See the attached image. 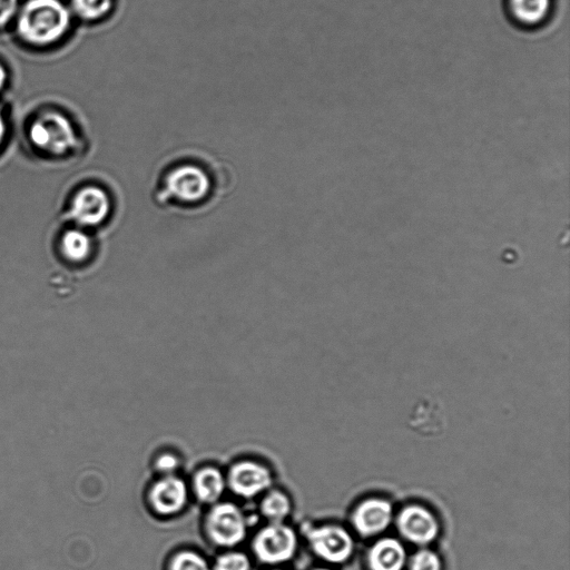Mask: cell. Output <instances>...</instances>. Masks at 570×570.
<instances>
[{
  "mask_svg": "<svg viewBox=\"0 0 570 570\" xmlns=\"http://www.w3.org/2000/svg\"><path fill=\"white\" fill-rule=\"evenodd\" d=\"M250 560L241 553H229L216 560L214 570H250Z\"/></svg>",
  "mask_w": 570,
  "mask_h": 570,
  "instance_id": "obj_19",
  "label": "cell"
},
{
  "mask_svg": "<svg viewBox=\"0 0 570 570\" xmlns=\"http://www.w3.org/2000/svg\"><path fill=\"white\" fill-rule=\"evenodd\" d=\"M75 12L88 21H95L110 12L113 0H73Z\"/></svg>",
  "mask_w": 570,
  "mask_h": 570,
  "instance_id": "obj_17",
  "label": "cell"
},
{
  "mask_svg": "<svg viewBox=\"0 0 570 570\" xmlns=\"http://www.w3.org/2000/svg\"><path fill=\"white\" fill-rule=\"evenodd\" d=\"M368 560L371 570H402L407 553L399 540L385 538L371 547Z\"/></svg>",
  "mask_w": 570,
  "mask_h": 570,
  "instance_id": "obj_13",
  "label": "cell"
},
{
  "mask_svg": "<svg viewBox=\"0 0 570 570\" xmlns=\"http://www.w3.org/2000/svg\"><path fill=\"white\" fill-rule=\"evenodd\" d=\"M513 8L520 21L537 23L547 15L550 0H513Z\"/></svg>",
  "mask_w": 570,
  "mask_h": 570,
  "instance_id": "obj_16",
  "label": "cell"
},
{
  "mask_svg": "<svg viewBox=\"0 0 570 570\" xmlns=\"http://www.w3.org/2000/svg\"><path fill=\"white\" fill-rule=\"evenodd\" d=\"M290 498L281 491H271L264 497L261 504V513L270 524H280L291 514Z\"/></svg>",
  "mask_w": 570,
  "mask_h": 570,
  "instance_id": "obj_15",
  "label": "cell"
},
{
  "mask_svg": "<svg viewBox=\"0 0 570 570\" xmlns=\"http://www.w3.org/2000/svg\"><path fill=\"white\" fill-rule=\"evenodd\" d=\"M18 0H0V27L5 26L17 11Z\"/></svg>",
  "mask_w": 570,
  "mask_h": 570,
  "instance_id": "obj_23",
  "label": "cell"
},
{
  "mask_svg": "<svg viewBox=\"0 0 570 570\" xmlns=\"http://www.w3.org/2000/svg\"><path fill=\"white\" fill-rule=\"evenodd\" d=\"M309 542L314 553L334 564L346 562L355 549L351 535L339 526H323L311 530Z\"/></svg>",
  "mask_w": 570,
  "mask_h": 570,
  "instance_id": "obj_7",
  "label": "cell"
},
{
  "mask_svg": "<svg viewBox=\"0 0 570 570\" xmlns=\"http://www.w3.org/2000/svg\"><path fill=\"white\" fill-rule=\"evenodd\" d=\"M7 81V73L3 65H0V90L5 86Z\"/></svg>",
  "mask_w": 570,
  "mask_h": 570,
  "instance_id": "obj_24",
  "label": "cell"
},
{
  "mask_svg": "<svg viewBox=\"0 0 570 570\" xmlns=\"http://www.w3.org/2000/svg\"><path fill=\"white\" fill-rule=\"evenodd\" d=\"M167 191L180 201L198 202L209 193L210 180L199 167L181 166L167 179Z\"/></svg>",
  "mask_w": 570,
  "mask_h": 570,
  "instance_id": "obj_10",
  "label": "cell"
},
{
  "mask_svg": "<svg viewBox=\"0 0 570 570\" xmlns=\"http://www.w3.org/2000/svg\"><path fill=\"white\" fill-rule=\"evenodd\" d=\"M151 504L161 515H175L185 507L188 501V488L178 477L166 476L157 481L151 490Z\"/></svg>",
  "mask_w": 570,
  "mask_h": 570,
  "instance_id": "obj_12",
  "label": "cell"
},
{
  "mask_svg": "<svg viewBox=\"0 0 570 570\" xmlns=\"http://www.w3.org/2000/svg\"><path fill=\"white\" fill-rule=\"evenodd\" d=\"M26 151L35 162L70 164L85 155V143L67 116L46 111L29 124L25 136Z\"/></svg>",
  "mask_w": 570,
  "mask_h": 570,
  "instance_id": "obj_1",
  "label": "cell"
},
{
  "mask_svg": "<svg viewBox=\"0 0 570 570\" xmlns=\"http://www.w3.org/2000/svg\"><path fill=\"white\" fill-rule=\"evenodd\" d=\"M392 506L387 500L372 498L363 501L353 514L352 522L363 537L377 536L390 526Z\"/></svg>",
  "mask_w": 570,
  "mask_h": 570,
  "instance_id": "obj_11",
  "label": "cell"
},
{
  "mask_svg": "<svg viewBox=\"0 0 570 570\" xmlns=\"http://www.w3.org/2000/svg\"><path fill=\"white\" fill-rule=\"evenodd\" d=\"M206 529L216 545L234 547L247 537L248 519L237 505L218 504L206 519Z\"/></svg>",
  "mask_w": 570,
  "mask_h": 570,
  "instance_id": "obj_5",
  "label": "cell"
},
{
  "mask_svg": "<svg viewBox=\"0 0 570 570\" xmlns=\"http://www.w3.org/2000/svg\"><path fill=\"white\" fill-rule=\"evenodd\" d=\"M112 210L110 195L94 182H81L68 190L63 202V222L92 231L100 228Z\"/></svg>",
  "mask_w": 570,
  "mask_h": 570,
  "instance_id": "obj_3",
  "label": "cell"
},
{
  "mask_svg": "<svg viewBox=\"0 0 570 570\" xmlns=\"http://www.w3.org/2000/svg\"><path fill=\"white\" fill-rule=\"evenodd\" d=\"M298 548V537L289 526L270 524L255 536L253 550L255 555L265 564H281L288 562Z\"/></svg>",
  "mask_w": 570,
  "mask_h": 570,
  "instance_id": "obj_6",
  "label": "cell"
},
{
  "mask_svg": "<svg viewBox=\"0 0 570 570\" xmlns=\"http://www.w3.org/2000/svg\"><path fill=\"white\" fill-rule=\"evenodd\" d=\"M156 468L165 476H172L174 471L179 468V460L173 455H163L157 459Z\"/></svg>",
  "mask_w": 570,
  "mask_h": 570,
  "instance_id": "obj_22",
  "label": "cell"
},
{
  "mask_svg": "<svg viewBox=\"0 0 570 570\" xmlns=\"http://www.w3.org/2000/svg\"><path fill=\"white\" fill-rule=\"evenodd\" d=\"M71 24L70 12L60 0H29L18 17V33L35 45L60 39Z\"/></svg>",
  "mask_w": 570,
  "mask_h": 570,
  "instance_id": "obj_2",
  "label": "cell"
},
{
  "mask_svg": "<svg viewBox=\"0 0 570 570\" xmlns=\"http://www.w3.org/2000/svg\"><path fill=\"white\" fill-rule=\"evenodd\" d=\"M272 483L270 470L253 461H242L234 465L228 478L233 493L243 498H253L265 493Z\"/></svg>",
  "mask_w": 570,
  "mask_h": 570,
  "instance_id": "obj_9",
  "label": "cell"
},
{
  "mask_svg": "<svg viewBox=\"0 0 570 570\" xmlns=\"http://www.w3.org/2000/svg\"><path fill=\"white\" fill-rule=\"evenodd\" d=\"M194 493L204 504H215L224 494L226 480L221 471L208 467L203 468L194 477Z\"/></svg>",
  "mask_w": 570,
  "mask_h": 570,
  "instance_id": "obj_14",
  "label": "cell"
},
{
  "mask_svg": "<svg viewBox=\"0 0 570 570\" xmlns=\"http://www.w3.org/2000/svg\"><path fill=\"white\" fill-rule=\"evenodd\" d=\"M9 142H11V132L6 117L0 108V160L7 154Z\"/></svg>",
  "mask_w": 570,
  "mask_h": 570,
  "instance_id": "obj_21",
  "label": "cell"
},
{
  "mask_svg": "<svg viewBox=\"0 0 570 570\" xmlns=\"http://www.w3.org/2000/svg\"><path fill=\"white\" fill-rule=\"evenodd\" d=\"M52 249L55 259L64 268L78 270L93 259L95 242L90 231L63 222L54 234Z\"/></svg>",
  "mask_w": 570,
  "mask_h": 570,
  "instance_id": "obj_4",
  "label": "cell"
},
{
  "mask_svg": "<svg viewBox=\"0 0 570 570\" xmlns=\"http://www.w3.org/2000/svg\"><path fill=\"white\" fill-rule=\"evenodd\" d=\"M397 525L402 536L417 545H428L437 538L439 524L435 515L425 507L411 505L402 509Z\"/></svg>",
  "mask_w": 570,
  "mask_h": 570,
  "instance_id": "obj_8",
  "label": "cell"
},
{
  "mask_svg": "<svg viewBox=\"0 0 570 570\" xmlns=\"http://www.w3.org/2000/svg\"><path fill=\"white\" fill-rule=\"evenodd\" d=\"M411 570H441V560L431 550L422 549L411 559Z\"/></svg>",
  "mask_w": 570,
  "mask_h": 570,
  "instance_id": "obj_20",
  "label": "cell"
},
{
  "mask_svg": "<svg viewBox=\"0 0 570 570\" xmlns=\"http://www.w3.org/2000/svg\"><path fill=\"white\" fill-rule=\"evenodd\" d=\"M170 570H211L206 560L193 552H182L172 559Z\"/></svg>",
  "mask_w": 570,
  "mask_h": 570,
  "instance_id": "obj_18",
  "label": "cell"
},
{
  "mask_svg": "<svg viewBox=\"0 0 570 570\" xmlns=\"http://www.w3.org/2000/svg\"><path fill=\"white\" fill-rule=\"evenodd\" d=\"M316 570H329V569L320 568V569H316Z\"/></svg>",
  "mask_w": 570,
  "mask_h": 570,
  "instance_id": "obj_25",
  "label": "cell"
}]
</instances>
